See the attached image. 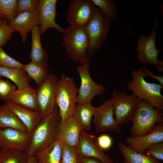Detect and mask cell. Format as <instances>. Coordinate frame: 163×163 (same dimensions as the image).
Segmentation results:
<instances>
[{"label": "cell", "instance_id": "d590c367", "mask_svg": "<svg viewBox=\"0 0 163 163\" xmlns=\"http://www.w3.org/2000/svg\"><path fill=\"white\" fill-rule=\"evenodd\" d=\"M159 160H163V142L151 145L145 152Z\"/></svg>", "mask_w": 163, "mask_h": 163}, {"label": "cell", "instance_id": "e0dca14e", "mask_svg": "<svg viewBox=\"0 0 163 163\" xmlns=\"http://www.w3.org/2000/svg\"><path fill=\"white\" fill-rule=\"evenodd\" d=\"M83 129L81 125L70 117L61 121L57 132L56 140L71 147H75Z\"/></svg>", "mask_w": 163, "mask_h": 163}, {"label": "cell", "instance_id": "4fadbf2b", "mask_svg": "<svg viewBox=\"0 0 163 163\" xmlns=\"http://www.w3.org/2000/svg\"><path fill=\"white\" fill-rule=\"evenodd\" d=\"M31 133L18 129L0 128V149H12L25 152L30 144Z\"/></svg>", "mask_w": 163, "mask_h": 163}, {"label": "cell", "instance_id": "ffe728a7", "mask_svg": "<svg viewBox=\"0 0 163 163\" xmlns=\"http://www.w3.org/2000/svg\"><path fill=\"white\" fill-rule=\"evenodd\" d=\"M7 99L26 108L37 110L36 89L30 86L15 90L9 94Z\"/></svg>", "mask_w": 163, "mask_h": 163}, {"label": "cell", "instance_id": "1f68e13d", "mask_svg": "<svg viewBox=\"0 0 163 163\" xmlns=\"http://www.w3.org/2000/svg\"><path fill=\"white\" fill-rule=\"evenodd\" d=\"M62 143L61 163H78V154L75 147Z\"/></svg>", "mask_w": 163, "mask_h": 163}, {"label": "cell", "instance_id": "ac0fdd59", "mask_svg": "<svg viewBox=\"0 0 163 163\" xmlns=\"http://www.w3.org/2000/svg\"><path fill=\"white\" fill-rule=\"evenodd\" d=\"M9 24L15 31L20 33L23 42L25 43L27 35L33 27L40 25L39 8L34 11L24 12L18 14Z\"/></svg>", "mask_w": 163, "mask_h": 163}, {"label": "cell", "instance_id": "f546056e", "mask_svg": "<svg viewBox=\"0 0 163 163\" xmlns=\"http://www.w3.org/2000/svg\"><path fill=\"white\" fill-rule=\"evenodd\" d=\"M17 0H0V17L9 24L17 16Z\"/></svg>", "mask_w": 163, "mask_h": 163}, {"label": "cell", "instance_id": "9c48e42d", "mask_svg": "<svg viewBox=\"0 0 163 163\" xmlns=\"http://www.w3.org/2000/svg\"><path fill=\"white\" fill-rule=\"evenodd\" d=\"M114 106V116L121 126L131 120L139 100L133 94H128L124 90H113L111 99Z\"/></svg>", "mask_w": 163, "mask_h": 163}, {"label": "cell", "instance_id": "8d00e7d4", "mask_svg": "<svg viewBox=\"0 0 163 163\" xmlns=\"http://www.w3.org/2000/svg\"><path fill=\"white\" fill-rule=\"evenodd\" d=\"M96 139L98 145L103 150L109 149L112 145L113 143L112 139L107 134H102Z\"/></svg>", "mask_w": 163, "mask_h": 163}, {"label": "cell", "instance_id": "60d3db41", "mask_svg": "<svg viewBox=\"0 0 163 163\" xmlns=\"http://www.w3.org/2000/svg\"><path fill=\"white\" fill-rule=\"evenodd\" d=\"M4 20L0 17V25H1L3 23Z\"/></svg>", "mask_w": 163, "mask_h": 163}, {"label": "cell", "instance_id": "f35d334b", "mask_svg": "<svg viewBox=\"0 0 163 163\" xmlns=\"http://www.w3.org/2000/svg\"><path fill=\"white\" fill-rule=\"evenodd\" d=\"M146 72L148 77H151L154 79H155L159 82V83L163 85V76L155 75L152 73L146 68H144Z\"/></svg>", "mask_w": 163, "mask_h": 163}, {"label": "cell", "instance_id": "ab89813d", "mask_svg": "<svg viewBox=\"0 0 163 163\" xmlns=\"http://www.w3.org/2000/svg\"><path fill=\"white\" fill-rule=\"evenodd\" d=\"M27 163H37L36 159L34 155L28 157Z\"/></svg>", "mask_w": 163, "mask_h": 163}, {"label": "cell", "instance_id": "74e56055", "mask_svg": "<svg viewBox=\"0 0 163 163\" xmlns=\"http://www.w3.org/2000/svg\"><path fill=\"white\" fill-rule=\"evenodd\" d=\"M78 163H103L99 160L93 158L84 157L78 155Z\"/></svg>", "mask_w": 163, "mask_h": 163}, {"label": "cell", "instance_id": "7a4b0ae2", "mask_svg": "<svg viewBox=\"0 0 163 163\" xmlns=\"http://www.w3.org/2000/svg\"><path fill=\"white\" fill-rule=\"evenodd\" d=\"M148 78L144 68L134 70L131 79L126 85L127 88L139 100L148 101L154 108L162 112L163 110V96L161 90L163 85L160 83L149 82L145 80Z\"/></svg>", "mask_w": 163, "mask_h": 163}, {"label": "cell", "instance_id": "603a6c76", "mask_svg": "<svg viewBox=\"0 0 163 163\" xmlns=\"http://www.w3.org/2000/svg\"><path fill=\"white\" fill-rule=\"evenodd\" d=\"M94 108L89 103L77 104L75 106L72 117L86 132L91 129Z\"/></svg>", "mask_w": 163, "mask_h": 163}, {"label": "cell", "instance_id": "cb8c5ba5", "mask_svg": "<svg viewBox=\"0 0 163 163\" xmlns=\"http://www.w3.org/2000/svg\"><path fill=\"white\" fill-rule=\"evenodd\" d=\"M32 34V47L29 57L31 61L37 63L47 62L48 54L42 47L39 26H34L31 30Z\"/></svg>", "mask_w": 163, "mask_h": 163}, {"label": "cell", "instance_id": "7c38bea8", "mask_svg": "<svg viewBox=\"0 0 163 163\" xmlns=\"http://www.w3.org/2000/svg\"><path fill=\"white\" fill-rule=\"evenodd\" d=\"M114 106L111 99L105 100L102 105L94 108L92 122L96 133L113 131L120 133V126L114 117Z\"/></svg>", "mask_w": 163, "mask_h": 163}, {"label": "cell", "instance_id": "d6986e66", "mask_svg": "<svg viewBox=\"0 0 163 163\" xmlns=\"http://www.w3.org/2000/svg\"><path fill=\"white\" fill-rule=\"evenodd\" d=\"M5 103L31 133L43 118L37 111L26 108L8 101H6Z\"/></svg>", "mask_w": 163, "mask_h": 163}, {"label": "cell", "instance_id": "8fae6325", "mask_svg": "<svg viewBox=\"0 0 163 163\" xmlns=\"http://www.w3.org/2000/svg\"><path fill=\"white\" fill-rule=\"evenodd\" d=\"M97 8L91 0H71L67 21L70 26H85L94 17Z\"/></svg>", "mask_w": 163, "mask_h": 163}, {"label": "cell", "instance_id": "d4e9b609", "mask_svg": "<svg viewBox=\"0 0 163 163\" xmlns=\"http://www.w3.org/2000/svg\"><path fill=\"white\" fill-rule=\"evenodd\" d=\"M118 147L124 159V163H161L152 155L137 152L122 142L118 143Z\"/></svg>", "mask_w": 163, "mask_h": 163}, {"label": "cell", "instance_id": "5b68a950", "mask_svg": "<svg viewBox=\"0 0 163 163\" xmlns=\"http://www.w3.org/2000/svg\"><path fill=\"white\" fill-rule=\"evenodd\" d=\"M163 116L162 112L155 108L148 101L139 100L131 120V136L138 137L147 134L163 120Z\"/></svg>", "mask_w": 163, "mask_h": 163}, {"label": "cell", "instance_id": "5bb4252c", "mask_svg": "<svg viewBox=\"0 0 163 163\" xmlns=\"http://www.w3.org/2000/svg\"><path fill=\"white\" fill-rule=\"evenodd\" d=\"M96 138L82 129L75 147L78 155L95 158L103 163H113L111 158L106 155L99 147Z\"/></svg>", "mask_w": 163, "mask_h": 163}, {"label": "cell", "instance_id": "9a60e30c", "mask_svg": "<svg viewBox=\"0 0 163 163\" xmlns=\"http://www.w3.org/2000/svg\"><path fill=\"white\" fill-rule=\"evenodd\" d=\"M163 120L158 122L150 132L145 135L127 137L125 140L127 146L135 151L143 153L152 144L163 142Z\"/></svg>", "mask_w": 163, "mask_h": 163}, {"label": "cell", "instance_id": "d6a6232c", "mask_svg": "<svg viewBox=\"0 0 163 163\" xmlns=\"http://www.w3.org/2000/svg\"><path fill=\"white\" fill-rule=\"evenodd\" d=\"M15 31L8 21L4 20L0 25V47L6 45L7 42L11 39L12 33Z\"/></svg>", "mask_w": 163, "mask_h": 163}, {"label": "cell", "instance_id": "836d02e7", "mask_svg": "<svg viewBox=\"0 0 163 163\" xmlns=\"http://www.w3.org/2000/svg\"><path fill=\"white\" fill-rule=\"evenodd\" d=\"M24 64L12 58L0 47V66L22 68Z\"/></svg>", "mask_w": 163, "mask_h": 163}, {"label": "cell", "instance_id": "3957f363", "mask_svg": "<svg viewBox=\"0 0 163 163\" xmlns=\"http://www.w3.org/2000/svg\"><path fill=\"white\" fill-rule=\"evenodd\" d=\"M62 44L66 53L73 62L82 65L89 62L86 58L88 40L85 26H68L62 33Z\"/></svg>", "mask_w": 163, "mask_h": 163}, {"label": "cell", "instance_id": "8992f818", "mask_svg": "<svg viewBox=\"0 0 163 163\" xmlns=\"http://www.w3.org/2000/svg\"><path fill=\"white\" fill-rule=\"evenodd\" d=\"M78 89L73 78L64 74L61 75L58 81L56 101L61 121L72 116L77 103Z\"/></svg>", "mask_w": 163, "mask_h": 163}, {"label": "cell", "instance_id": "83f0119b", "mask_svg": "<svg viewBox=\"0 0 163 163\" xmlns=\"http://www.w3.org/2000/svg\"><path fill=\"white\" fill-rule=\"evenodd\" d=\"M25 152L12 149H0V163H27Z\"/></svg>", "mask_w": 163, "mask_h": 163}, {"label": "cell", "instance_id": "4316f807", "mask_svg": "<svg viewBox=\"0 0 163 163\" xmlns=\"http://www.w3.org/2000/svg\"><path fill=\"white\" fill-rule=\"evenodd\" d=\"M48 65L47 62L37 63L31 61L27 64H24L22 68L38 85L48 75Z\"/></svg>", "mask_w": 163, "mask_h": 163}, {"label": "cell", "instance_id": "44dd1931", "mask_svg": "<svg viewBox=\"0 0 163 163\" xmlns=\"http://www.w3.org/2000/svg\"><path fill=\"white\" fill-rule=\"evenodd\" d=\"M62 142L56 140L47 147L34 155L37 163H61Z\"/></svg>", "mask_w": 163, "mask_h": 163}, {"label": "cell", "instance_id": "7402d4cb", "mask_svg": "<svg viewBox=\"0 0 163 163\" xmlns=\"http://www.w3.org/2000/svg\"><path fill=\"white\" fill-rule=\"evenodd\" d=\"M10 79L18 89L30 86L31 78L21 68L8 67L0 66V78Z\"/></svg>", "mask_w": 163, "mask_h": 163}, {"label": "cell", "instance_id": "b9f144b4", "mask_svg": "<svg viewBox=\"0 0 163 163\" xmlns=\"http://www.w3.org/2000/svg\"><path fill=\"white\" fill-rule=\"evenodd\" d=\"M117 163V162H116V163Z\"/></svg>", "mask_w": 163, "mask_h": 163}, {"label": "cell", "instance_id": "4dcf8cb0", "mask_svg": "<svg viewBox=\"0 0 163 163\" xmlns=\"http://www.w3.org/2000/svg\"><path fill=\"white\" fill-rule=\"evenodd\" d=\"M39 0H18L16 2L17 15L26 12L34 11L39 8Z\"/></svg>", "mask_w": 163, "mask_h": 163}, {"label": "cell", "instance_id": "6da1fadb", "mask_svg": "<svg viewBox=\"0 0 163 163\" xmlns=\"http://www.w3.org/2000/svg\"><path fill=\"white\" fill-rule=\"evenodd\" d=\"M61 120L59 110L56 105L53 110L43 118L31 133L30 144L26 152L27 157L34 155L56 140Z\"/></svg>", "mask_w": 163, "mask_h": 163}, {"label": "cell", "instance_id": "52a82bcc", "mask_svg": "<svg viewBox=\"0 0 163 163\" xmlns=\"http://www.w3.org/2000/svg\"><path fill=\"white\" fill-rule=\"evenodd\" d=\"M159 24L158 20L154 21L153 26L149 36L140 35L139 37L136 47L137 60L144 64L152 65L156 67L158 72L163 71V62L158 60V53L161 50L157 49L155 46V39L157 34L156 29Z\"/></svg>", "mask_w": 163, "mask_h": 163}, {"label": "cell", "instance_id": "ba28073f", "mask_svg": "<svg viewBox=\"0 0 163 163\" xmlns=\"http://www.w3.org/2000/svg\"><path fill=\"white\" fill-rule=\"evenodd\" d=\"M59 79L53 74H49L36 89L37 109L43 117L51 112L56 104V97Z\"/></svg>", "mask_w": 163, "mask_h": 163}, {"label": "cell", "instance_id": "30bf717a", "mask_svg": "<svg viewBox=\"0 0 163 163\" xmlns=\"http://www.w3.org/2000/svg\"><path fill=\"white\" fill-rule=\"evenodd\" d=\"M89 66V62H87L77 66L81 81L77 104L91 103L94 97L102 95L105 92L104 86L97 84L92 79L90 74Z\"/></svg>", "mask_w": 163, "mask_h": 163}, {"label": "cell", "instance_id": "e575fe53", "mask_svg": "<svg viewBox=\"0 0 163 163\" xmlns=\"http://www.w3.org/2000/svg\"><path fill=\"white\" fill-rule=\"evenodd\" d=\"M16 90L15 86L8 80L0 79V98L5 101L11 92Z\"/></svg>", "mask_w": 163, "mask_h": 163}, {"label": "cell", "instance_id": "f1b7e54d", "mask_svg": "<svg viewBox=\"0 0 163 163\" xmlns=\"http://www.w3.org/2000/svg\"><path fill=\"white\" fill-rule=\"evenodd\" d=\"M92 2L109 20L117 17L116 2L114 0H91Z\"/></svg>", "mask_w": 163, "mask_h": 163}, {"label": "cell", "instance_id": "277c9868", "mask_svg": "<svg viewBox=\"0 0 163 163\" xmlns=\"http://www.w3.org/2000/svg\"><path fill=\"white\" fill-rule=\"evenodd\" d=\"M111 27L109 20L97 8L92 19L85 26L88 40L86 58L90 62L103 46Z\"/></svg>", "mask_w": 163, "mask_h": 163}, {"label": "cell", "instance_id": "484cf974", "mask_svg": "<svg viewBox=\"0 0 163 163\" xmlns=\"http://www.w3.org/2000/svg\"><path fill=\"white\" fill-rule=\"evenodd\" d=\"M7 128L28 132L26 127L5 103L0 106V128Z\"/></svg>", "mask_w": 163, "mask_h": 163}, {"label": "cell", "instance_id": "2e32d148", "mask_svg": "<svg viewBox=\"0 0 163 163\" xmlns=\"http://www.w3.org/2000/svg\"><path fill=\"white\" fill-rule=\"evenodd\" d=\"M39 10L41 34L45 32L48 29L53 28L63 33L65 30L55 22L56 16V0H40Z\"/></svg>", "mask_w": 163, "mask_h": 163}]
</instances>
